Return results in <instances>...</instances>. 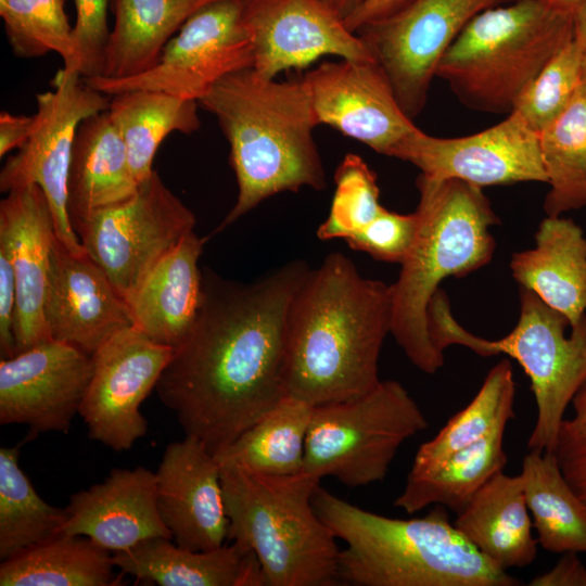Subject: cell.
I'll use <instances>...</instances> for the list:
<instances>
[{"label": "cell", "instance_id": "cell-1", "mask_svg": "<svg viewBox=\"0 0 586 586\" xmlns=\"http://www.w3.org/2000/svg\"><path fill=\"white\" fill-rule=\"evenodd\" d=\"M310 269L295 259L250 283L202 271L192 330L155 387L186 436L217 454L286 396V318Z\"/></svg>", "mask_w": 586, "mask_h": 586}, {"label": "cell", "instance_id": "cell-2", "mask_svg": "<svg viewBox=\"0 0 586 586\" xmlns=\"http://www.w3.org/2000/svg\"><path fill=\"white\" fill-rule=\"evenodd\" d=\"M391 322V285L362 277L341 253L326 256L289 308L286 396L317 406L372 391Z\"/></svg>", "mask_w": 586, "mask_h": 586}, {"label": "cell", "instance_id": "cell-3", "mask_svg": "<svg viewBox=\"0 0 586 586\" xmlns=\"http://www.w3.org/2000/svg\"><path fill=\"white\" fill-rule=\"evenodd\" d=\"M199 104L229 143L238 183L237 201L215 233L275 194L326 187L313 136L319 122L304 77L277 81L243 69L219 80Z\"/></svg>", "mask_w": 586, "mask_h": 586}, {"label": "cell", "instance_id": "cell-4", "mask_svg": "<svg viewBox=\"0 0 586 586\" xmlns=\"http://www.w3.org/2000/svg\"><path fill=\"white\" fill-rule=\"evenodd\" d=\"M313 506L346 547L339 582L354 586H515L449 522L446 507L409 520L355 506L319 485Z\"/></svg>", "mask_w": 586, "mask_h": 586}, {"label": "cell", "instance_id": "cell-5", "mask_svg": "<svg viewBox=\"0 0 586 586\" xmlns=\"http://www.w3.org/2000/svg\"><path fill=\"white\" fill-rule=\"evenodd\" d=\"M417 230L391 284V334L419 370L434 374L444 353L428 329V306L447 277L461 278L488 264L495 252L491 227L499 222L483 188L420 174Z\"/></svg>", "mask_w": 586, "mask_h": 586}, {"label": "cell", "instance_id": "cell-6", "mask_svg": "<svg viewBox=\"0 0 586 586\" xmlns=\"http://www.w3.org/2000/svg\"><path fill=\"white\" fill-rule=\"evenodd\" d=\"M220 467L228 540L254 552L266 586L336 585V537L311 500L320 480L303 471L270 475Z\"/></svg>", "mask_w": 586, "mask_h": 586}, {"label": "cell", "instance_id": "cell-7", "mask_svg": "<svg viewBox=\"0 0 586 586\" xmlns=\"http://www.w3.org/2000/svg\"><path fill=\"white\" fill-rule=\"evenodd\" d=\"M573 39V12L515 0L477 14L443 54L436 76L467 107L510 114L524 88Z\"/></svg>", "mask_w": 586, "mask_h": 586}, {"label": "cell", "instance_id": "cell-8", "mask_svg": "<svg viewBox=\"0 0 586 586\" xmlns=\"http://www.w3.org/2000/svg\"><path fill=\"white\" fill-rule=\"evenodd\" d=\"M519 292V320L501 339L486 340L466 330L446 301L431 309L430 333L442 352L461 345L482 357L505 354L517 360L531 381L536 403L527 448L553 453L565 409L586 380V315L571 327L564 315L533 291L520 285Z\"/></svg>", "mask_w": 586, "mask_h": 586}, {"label": "cell", "instance_id": "cell-9", "mask_svg": "<svg viewBox=\"0 0 586 586\" xmlns=\"http://www.w3.org/2000/svg\"><path fill=\"white\" fill-rule=\"evenodd\" d=\"M428 424L398 381H381L357 398L314 406L302 471L352 488L380 482L400 446Z\"/></svg>", "mask_w": 586, "mask_h": 586}, {"label": "cell", "instance_id": "cell-10", "mask_svg": "<svg viewBox=\"0 0 586 586\" xmlns=\"http://www.w3.org/2000/svg\"><path fill=\"white\" fill-rule=\"evenodd\" d=\"M192 211L156 170L128 200L75 224L87 255L126 301L153 267L194 231Z\"/></svg>", "mask_w": 586, "mask_h": 586}, {"label": "cell", "instance_id": "cell-11", "mask_svg": "<svg viewBox=\"0 0 586 586\" xmlns=\"http://www.w3.org/2000/svg\"><path fill=\"white\" fill-rule=\"evenodd\" d=\"M53 90L36 94L34 130L0 171V191L39 186L46 194L58 240L71 252L86 251L73 229L67 209V181L76 131L86 118L109 109V97L90 87L78 73L62 68Z\"/></svg>", "mask_w": 586, "mask_h": 586}, {"label": "cell", "instance_id": "cell-12", "mask_svg": "<svg viewBox=\"0 0 586 586\" xmlns=\"http://www.w3.org/2000/svg\"><path fill=\"white\" fill-rule=\"evenodd\" d=\"M253 64L242 0H215L187 20L149 71L122 79L95 76L84 80L106 95L145 89L199 103L219 80Z\"/></svg>", "mask_w": 586, "mask_h": 586}, {"label": "cell", "instance_id": "cell-13", "mask_svg": "<svg viewBox=\"0 0 586 586\" xmlns=\"http://www.w3.org/2000/svg\"><path fill=\"white\" fill-rule=\"evenodd\" d=\"M515 0H408L356 30L413 119L424 109L437 65L477 14Z\"/></svg>", "mask_w": 586, "mask_h": 586}, {"label": "cell", "instance_id": "cell-14", "mask_svg": "<svg viewBox=\"0 0 586 586\" xmlns=\"http://www.w3.org/2000/svg\"><path fill=\"white\" fill-rule=\"evenodd\" d=\"M173 354L171 347L133 326L117 331L92 353V375L78 413L90 438L120 453L146 434L140 406Z\"/></svg>", "mask_w": 586, "mask_h": 586}, {"label": "cell", "instance_id": "cell-15", "mask_svg": "<svg viewBox=\"0 0 586 586\" xmlns=\"http://www.w3.org/2000/svg\"><path fill=\"white\" fill-rule=\"evenodd\" d=\"M392 157L411 163L430 178L459 179L481 188L547 183L538 132L517 113L459 138H437L418 128L395 148Z\"/></svg>", "mask_w": 586, "mask_h": 586}, {"label": "cell", "instance_id": "cell-16", "mask_svg": "<svg viewBox=\"0 0 586 586\" xmlns=\"http://www.w3.org/2000/svg\"><path fill=\"white\" fill-rule=\"evenodd\" d=\"M91 375V355L53 339L1 358L0 423L27 425L29 436L67 432Z\"/></svg>", "mask_w": 586, "mask_h": 586}, {"label": "cell", "instance_id": "cell-17", "mask_svg": "<svg viewBox=\"0 0 586 586\" xmlns=\"http://www.w3.org/2000/svg\"><path fill=\"white\" fill-rule=\"evenodd\" d=\"M242 21L253 44L252 68L264 78L327 55L375 61L362 39L322 0H242Z\"/></svg>", "mask_w": 586, "mask_h": 586}, {"label": "cell", "instance_id": "cell-18", "mask_svg": "<svg viewBox=\"0 0 586 586\" xmlns=\"http://www.w3.org/2000/svg\"><path fill=\"white\" fill-rule=\"evenodd\" d=\"M304 79L319 125H329L377 153L392 156L395 148L418 129L375 61L323 62Z\"/></svg>", "mask_w": 586, "mask_h": 586}, {"label": "cell", "instance_id": "cell-19", "mask_svg": "<svg viewBox=\"0 0 586 586\" xmlns=\"http://www.w3.org/2000/svg\"><path fill=\"white\" fill-rule=\"evenodd\" d=\"M155 475L158 512L175 543L193 550L225 545L229 520L215 454L184 435L166 446Z\"/></svg>", "mask_w": 586, "mask_h": 586}, {"label": "cell", "instance_id": "cell-20", "mask_svg": "<svg viewBox=\"0 0 586 586\" xmlns=\"http://www.w3.org/2000/svg\"><path fill=\"white\" fill-rule=\"evenodd\" d=\"M43 315L50 337L92 353L117 331L132 326L126 301L87 255L55 238Z\"/></svg>", "mask_w": 586, "mask_h": 586}, {"label": "cell", "instance_id": "cell-21", "mask_svg": "<svg viewBox=\"0 0 586 586\" xmlns=\"http://www.w3.org/2000/svg\"><path fill=\"white\" fill-rule=\"evenodd\" d=\"M55 238L51 207L39 186L14 189L1 200L0 239L10 249L16 284V354L51 340L43 304Z\"/></svg>", "mask_w": 586, "mask_h": 586}, {"label": "cell", "instance_id": "cell-22", "mask_svg": "<svg viewBox=\"0 0 586 586\" xmlns=\"http://www.w3.org/2000/svg\"><path fill=\"white\" fill-rule=\"evenodd\" d=\"M65 511L62 534L82 535L113 553L171 538L158 512L155 472L141 466L113 469L103 482L73 494Z\"/></svg>", "mask_w": 586, "mask_h": 586}, {"label": "cell", "instance_id": "cell-23", "mask_svg": "<svg viewBox=\"0 0 586 586\" xmlns=\"http://www.w3.org/2000/svg\"><path fill=\"white\" fill-rule=\"evenodd\" d=\"M205 240L194 231L166 254L127 300L132 326L154 342L178 348L190 334L200 305Z\"/></svg>", "mask_w": 586, "mask_h": 586}, {"label": "cell", "instance_id": "cell-24", "mask_svg": "<svg viewBox=\"0 0 586 586\" xmlns=\"http://www.w3.org/2000/svg\"><path fill=\"white\" fill-rule=\"evenodd\" d=\"M122 573L161 586H264L260 564L252 550L238 543L211 550H193L171 538H150L114 552Z\"/></svg>", "mask_w": 586, "mask_h": 586}, {"label": "cell", "instance_id": "cell-25", "mask_svg": "<svg viewBox=\"0 0 586 586\" xmlns=\"http://www.w3.org/2000/svg\"><path fill=\"white\" fill-rule=\"evenodd\" d=\"M510 269L519 285L564 315L571 327L586 315V238L572 219H543L535 246L514 253Z\"/></svg>", "mask_w": 586, "mask_h": 586}, {"label": "cell", "instance_id": "cell-26", "mask_svg": "<svg viewBox=\"0 0 586 586\" xmlns=\"http://www.w3.org/2000/svg\"><path fill=\"white\" fill-rule=\"evenodd\" d=\"M126 145L107 110L79 125L73 145L67 209L72 226L130 199L138 190Z\"/></svg>", "mask_w": 586, "mask_h": 586}, {"label": "cell", "instance_id": "cell-27", "mask_svg": "<svg viewBox=\"0 0 586 586\" xmlns=\"http://www.w3.org/2000/svg\"><path fill=\"white\" fill-rule=\"evenodd\" d=\"M522 480L500 471L457 513L455 527L502 570L525 568L537 556Z\"/></svg>", "mask_w": 586, "mask_h": 586}, {"label": "cell", "instance_id": "cell-28", "mask_svg": "<svg viewBox=\"0 0 586 586\" xmlns=\"http://www.w3.org/2000/svg\"><path fill=\"white\" fill-rule=\"evenodd\" d=\"M215 0H114V25L100 76L122 79L155 66L187 20Z\"/></svg>", "mask_w": 586, "mask_h": 586}, {"label": "cell", "instance_id": "cell-29", "mask_svg": "<svg viewBox=\"0 0 586 586\" xmlns=\"http://www.w3.org/2000/svg\"><path fill=\"white\" fill-rule=\"evenodd\" d=\"M506 426L507 423L499 424L485 438L425 469L410 470L394 506L409 514L431 505L461 511L493 475L504 471Z\"/></svg>", "mask_w": 586, "mask_h": 586}, {"label": "cell", "instance_id": "cell-30", "mask_svg": "<svg viewBox=\"0 0 586 586\" xmlns=\"http://www.w3.org/2000/svg\"><path fill=\"white\" fill-rule=\"evenodd\" d=\"M198 104L194 100L145 89L112 95L107 113L124 140L139 183L154 171V156L167 136L176 131L191 135L200 128Z\"/></svg>", "mask_w": 586, "mask_h": 586}, {"label": "cell", "instance_id": "cell-31", "mask_svg": "<svg viewBox=\"0 0 586 586\" xmlns=\"http://www.w3.org/2000/svg\"><path fill=\"white\" fill-rule=\"evenodd\" d=\"M111 552L82 535L60 534L1 561L0 586H110Z\"/></svg>", "mask_w": 586, "mask_h": 586}, {"label": "cell", "instance_id": "cell-32", "mask_svg": "<svg viewBox=\"0 0 586 586\" xmlns=\"http://www.w3.org/2000/svg\"><path fill=\"white\" fill-rule=\"evenodd\" d=\"M519 475L542 548L586 552V506L563 476L555 454L530 450Z\"/></svg>", "mask_w": 586, "mask_h": 586}, {"label": "cell", "instance_id": "cell-33", "mask_svg": "<svg viewBox=\"0 0 586 586\" xmlns=\"http://www.w3.org/2000/svg\"><path fill=\"white\" fill-rule=\"evenodd\" d=\"M313 408L304 400L285 396L231 445L215 454L216 458L220 464L262 474L302 472Z\"/></svg>", "mask_w": 586, "mask_h": 586}, {"label": "cell", "instance_id": "cell-34", "mask_svg": "<svg viewBox=\"0 0 586 586\" xmlns=\"http://www.w3.org/2000/svg\"><path fill=\"white\" fill-rule=\"evenodd\" d=\"M547 183V216L586 206V82L566 111L538 133Z\"/></svg>", "mask_w": 586, "mask_h": 586}, {"label": "cell", "instance_id": "cell-35", "mask_svg": "<svg viewBox=\"0 0 586 586\" xmlns=\"http://www.w3.org/2000/svg\"><path fill=\"white\" fill-rule=\"evenodd\" d=\"M20 445L0 448V559L62 534L65 508L46 502L18 464Z\"/></svg>", "mask_w": 586, "mask_h": 586}, {"label": "cell", "instance_id": "cell-36", "mask_svg": "<svg viewBox=\"0 0 586 586\" xmlns=\"http://www.w3.org/2000/svg\"><path fill=\"white\" fill-rule=\"evenodd\" d=\"M514 394L512 366L502 359L488 371L473 399L419 447L410 470L425 469L508 423L515 417Z\"/></svg>", "mask_w": 586, "mask_h": 586}, {"label": "cell", "instance_id": "cell-37", "mask_svg": "<svg viewBox=\"0 0 586 586\" xmlns=\"http://www.w3.org/2000/svg\"><path fill=\"white\" fill-rule=\"evenodd\" d=\"M66 0H8L0 10L4 33L15 56L35 59L58 53L63 67L74 55L73 27L65 12Z\"/></svg>", "mask_w": 586, "mask_h": 586}, {"label": "cell", "instance_id": "cell-38", "mask_svg": "<svg viewBox=\"0 0 586 586\" xmlns=\"http://www.w3.org/2000/svg\"><path fill=\"white\" fill-rule=\"evenodd\" d=\"M583 82L579 51L572 39L524 88L511 113L539 133L566 111Z\"/></svg>", "mask_w": 586, "mask_h": 586}, {"label": "cell", "instance_id": "cell-39", "mask_svg": "<svg viewBox=\"0 0 586 586\" xmlns=\"http://www.w3.org/2000/svg\"><path fill=\"white\" fill-rule=\"evenodd\" d=\"M335 192L327 219L319 226L320 240H347L366 228L384 209L375 176L357 155L348 154L334 174Z\"/></svg>", "mask_w": 586, "mask_h": 586}, {"label": "cell", "instance_id": "cell-40", "mask_svg": "<svg viewBox=\"0 0 586 586\" xmlns=\"http://www.w3.org/2000/svg\"><path fill=\"white\" fill-rule=\"evenodd\" d=\"M111 2L112 0H74V55L71 65L63 67V71L78 73L84 79L102 74L111 34L107 24Z\"/></svg>", "mask_w": 586, "mask_h": 586}, {"label": "cell", "instance_id": "cell-41", "mask_svg": "<svg viewBox=\"0 0 586 586\" xmlns=\"http://www.w3.org/2000/svg\"><path fill=\"white\" fill-rule=\"evenodd\" d=\"M417 230V215L382 213L358 233L345 240L347 245L382 262L402 263L408 254Z\"/></svg>", "mask_w": 586, "mask_h": 586}, {"label": "cell", "instance_id": "cell-42", "mask_svg": "<svg viewBox=\"0 0 586 586\" xmlns=\"http://www.w3.org/2000/svg\"><path fill=\"white\" fill-rule=\"evenodd\" d=\"M553 454L563 476L586 506V432L574 429L564 419Z\"/></svg>", "mask_w": 586, "mask_h": 586}, {"label": "cell", "instance_id": "cell-43", "mask_svg": "<svg viewBox=\"0 0 586 586\" xmlns=\"http://www.w3.org/2000/svg\"><path fill=\"white\" fill-rule=\"evenodd\" d=\"M16 284L10 249L0 239V355L10 358L16 354L14 317Z\"/></svg>", "mask_w": 586, "mask_h": 586}, {"label": "cell", "instance_id": "cell-44", "mask_svg": "<svg viewBox=\"0 0 586 586\" xmlns=\"http://www.w3.org/2000/svg\"><path fill=\"white\" fill-rule=\"evenodd\" d=\"M531 586H586V568L575 552H565L549 571L535 576Z\"/></svg>", "mask_w": 586, "mask_h": 586}, {"label": "cell", "instance_id": "cell-45", "mask_svg": "<svg viewBox=\"0 0 586 586\" xmlns=\"http://www.w3.org/2000/svg\"><path fill=\"white\" fill-rule=\"evenodd\" d=\"M35 127V115H16L2 111L0 113V157L12 150L22 148L30 137Z\"/></svg>", "mask_w": 586, "mask_h": 586}, {"label": "cell", "instance_id": "cell-46", "mask_svg": "<svg viewBox=\"0 0 586 586\" xmlns=\"http://www.w3.org/2000/svg\"><path fill=\"white\" fill-rule=\"evenodd\" d=\"M408 0H367L355 12L347 16L344 22L347 28L354 33L362 25L386 16Z\"/></svg>", "mask_w": 586, "mask_h": 586}, {"label": "cell", "instance_id": "cell-47", "mask_svg": "<svg viewBox=\"0 0 586 586\" xmlns=\"http://www.w3.org/2000/svg\"><path fill=\"white\" fill-rule=\"evenodd\" d=\"M573 40L579 51L582 77L586 82V0H579L573 10Z\"/></svg>", "mask_w": 586, "mask_h": 586}, {"label": "cell", "instance_id": "cell-48", "mask_svg": "<svg viewBox=\"0 0 586 586\" xmlns=\"http://www.w3.org/2000/svg\"><path fill=\"white\" fill-rule=\"evenodd\" d=\"M572 403L574 418L566 421L574 429L586 432V380L574 395Z\"/></svg>", "mask_w": 586, "mask_h": 586}, {"label": "cell", "instance_id": "cell-49", "mask_svg": "<svg viewBox=\"0 0 586 586\" xmlns=\"http://www.w3.org/2000/svg\"><path fill=\"white\" fill-rule=\"evenodd\" d=\"M344 20L367 0H322Z\"/></svg>", "mask_w": 586, "mask_h": 586}, {"label": "cell", "instance_id": "cell-50", "mask_svg": "<svg viewBox=\"0 0 586 586\" xmlns=\"http://www.w3.org/2000/svg\"><path fill=\"white\" fill-rule=\"evenodd\" d=\"M546 1L552 4L553 7L573 12L574 8L576 7L579 0H546Z\"/></svg>", "mask_w": 586, "mask_h": 586}, {"label": "cell", "instance_id": "cell-51", "mask_svg": "<svg viewBox=\"0 0 586 586\" xmlns=\"http://www.w3.org/2000/svg\"><path fill=\"white\" fill-rule=\"evenodd\" d=\"M8 0H0V10H2L5 4H7Z\"/></svg>", "mask_w": 586, "mask_h": 586}]
</instances>
